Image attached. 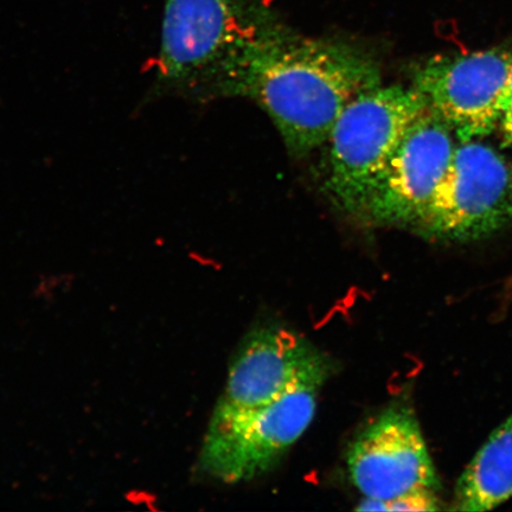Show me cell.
Here are the masks:
<instances>
[{"mask_svg": "<svg viewBox=\"0 0 512 512\" xmlns=\"http://www.w3.org/2000/svg\"><path fill=\"white\" fill-rule=\"evenodd\" d=\"M347 466L352 484L370 501L438 486L419 422L407 407H389L364 428L349 447Z\"/></svg>", "mask_w": 512, "mask_h": 512, "instance_id": "cell-8", "label": "cell"}, {"mask_svg": "<svg viewBox=\"0 0 512 512\" xmlns=\"http://www.w3.org/2000/svg\"><path fill=\"white\" fill-rule=\"evenodd\" d=\"M456 137L438 115L422 114L390 158L361 219L374 226L415 228L450 168Z\"/></svg>", "mask_w": 512, "mask_h": 512, "instance_id": "cell-7", "label": "cell"}, {"mask_svg": "<svg viewBox=\"0 0 512 512\" xmlns=\"http://www.w3.org/2000/svg\"><path fill=\"white\" fill-rule=\"evenodd\" d=\"M512 497V415L490 435L458 480L453 510L489 511Z\"/></svg>", "mask_w": 512, "mask_h": 512, "instance_id": "cell-10", "label": "cell"}, {"mask_svg": "<svg viewBox=\"0 0 512 512\" xmlns=\"http://www.w3.org/2000/svg\"><path fill=\"white\" fill-rule=\"evenodd\" d=\"M262 23L238 0H166L152 94H207L222 63Z\"/></svg>", "mask_w": 512, "mask_h": 512, "instance_id": "cell-4", "label": "cell"}, {"mask_svg": "<svg viewBox=\"0 0 512 512\" xmlns=\"http://www.w3.org/2000/svg\"><path fill=\"white\" fill-rule=\"evenodd\" d=\"M427 111L422 95L401 85L369 89L344 108L324 144V190L338 209L362 216L402 138Z\"/></svg>", "mask_w": 512, "mask_h": 512, "instance_id": "cell-2", "label": "cell"}, {"mask_svg": "<svg viewBox=\"0 0 512 512\" xmlns=\"http://www.w3.org/2000/svg\"><path fill=\"white\" fill-rule=\"evenodd\" d=\"M437 503L433 490L425 489L413 491L411 494L396 497L387 502L364 499L357 509L361 511H435L438 510Z\"/></svg>", "mask_w": 512, "mask_h": 512, "instance_id": "cell-11", "label": "cell"}, {"mask_svg": "<svg viewBox=\"0 0 512 512\" xmlns=\"http://www.w3.org/2000/svg\"><path fill=\"white\" fill-rule=\"evenodd\" d=\"M502 117L504 114L512 112V67L508 76L507 82H505L504 91L501 99Z\"/></svg>", "mask_w": 512, "mask_h": 512, "instance_id": "cell-12", "label": "cell"}, {"mask_svg": "<svg viewBox=\"0 0 512 512\" xmlns=\"http://www.w3.org/2000/svg\"><path fill=\"white\" fill-rule=\"evenodd\" d=\"M332 371L334 362L309 339L265 326L240 345L220 400L238 407L266 405L299 387L322 388Z\"/></svg>", "mask_w": 512, "mask_h": 512, "instance_id": "cell-9", "label": "cell"}, {"mask_svg": "<svg viewBox=\"0 0 512 512\" xmlns=\"http://www.w3.org/2000/svg\"><path fill=\"white\" fill-rule=\"evenodd\" d=\"M499 125H501L505 143L512 150V112L504 114Z\"/></svg>", "mask_w": 512, "mask_h": 512, "instance_id": "cell-13", "label": "cell"}, {"mask_svg": "<svg viewBox=\"0 0 512 512\" xmlns=\"http://www.w3.org/2000/svg\"><path fill=\"white\" fill-rule=\"evenodd\" d=\"M319 389L299 387L256 407H238L219 400L203 440L201 471L226 484L265 475L315 419Z\"/></svg>", "mask_w": 512, "mask_h": 512, "instance_id": "cell-3", "label": "cell"}, {"mask_svg": "<svg viewBox=\"0 0 512 512\" xmlns=\"http://www.w3.org/2000/svg\"><path fill=\"white\" fill-rule=\"evenodd\" d=\"M380 85V63L367 50L264 22L222 63L207 94L254 101L303 157L325 144L352 100Z\"/></svg>", "mask_w": 512, "mask_h": 512, "instance_id": "cell-1", "label": "cell"}, {"mask_svg": "<svg viewBox=\"0 0 512 512\" xmlns=\"http://www.w3.org/2000/svg\"><path fill=\"white\" fill-rule=\"evenodd\" d=\"M512 67L503 49L435 56L419 64L412 86L459 142L488 136L501 123V99Z\"/></svg>", "mask_w": 512, "mask_h": 512, "instance_id": "cell-6", "label": "cell"}, {"mask_svg": "<svg viewBox=\"0 0 512 512\" xmlns=\"http://www.w3.org/2000/svg\"><path fill=\"white\" fill-rule=\"evenodd\" d=\"M512 224V163L477 139L459 142L430 208L414 228L426 239L466 243Z\"/></svg>", "mask_w": 512, "mask_h": 512, "instance_id": "cell-5", "label": "cell"}]
</instances>
